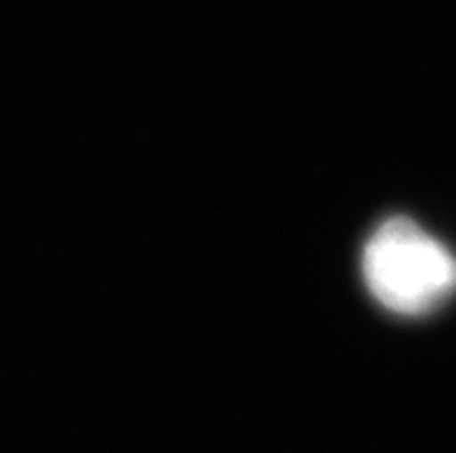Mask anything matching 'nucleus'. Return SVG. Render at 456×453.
Returning <instances> with one entry per match:
<instances>
[{
    "label": "nucleus",
    "instance_id": "f257e3e1",
    "mask_svg": "<svg viewBox=\"0 0 456 453\" xmlns=\"http://www.w3.org/2000/svg\"><path fill=\"white\" fill-rule=\"evenodd\" d=\"M364 278L380 305L419 317L456 292V257L411 218H389L364 247Z\"/></svg>",
    "mask_w": 456,
    "mask_h": 453
}]
</instances>
